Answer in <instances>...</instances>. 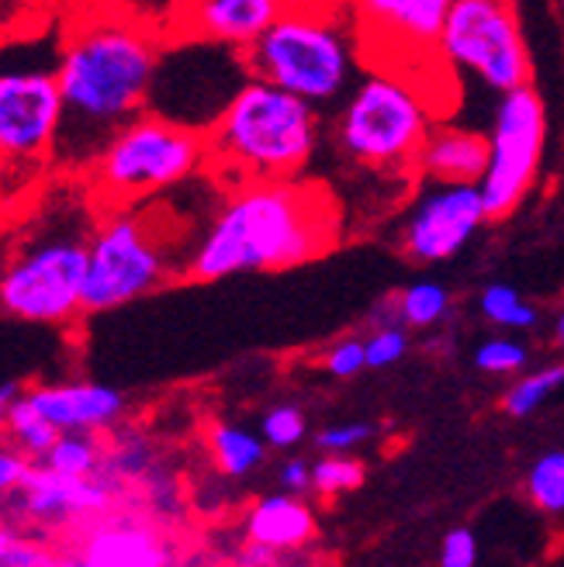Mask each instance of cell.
<instances>
[{
  "label": "cell",
  "instance_id": "obj_1",
  "mask_svg": "<svg viewBox=\"0 0 564 567\" xmlns=\"http://www.w3.org/2000/svg\"><path fill=\"white\" fill-rule=\"evenodd\" d=\"M160 60V39L139 21L94 14L70 28L52 70L63 94V135L52 169L83 177L104 142L150 111Z\"/></svg>",
  "mask_w": 564,
  "mask_h": 567
},
{
  "label": "cell",
  "instance_id": "obj_2",
  "mask_svg": "<svg viewBox=\"0 0 564 567\" xmlns=\"http://www.w3.org/2000/svg\"><path fill=\"white\" fill-rule=\"evenodd\" d=\"M343 215L332 194L308 181H243L229 184L218 208L184 252L194 284L236 274L288 270L319 260L340 243Z\"/></svg>",
  "mask_w": 564,
  "mask_h": 567
},
{
  "label": "cell",
  "instance_id": "obj_3",
  "mask_svg": "<svg viewBox=\"0 0 564 567\" xmlns=\"http://www.w3.org/2000/svg\"><path fill=\"white\" fill-rule=\"evenodd\" d=\"M98 212L101 205L83 177L35 197L32 212L0 246V316L32 326H66L83 316Z\"/></svg>",
  "mask_w": 564,
  "mask_h": 567
},
{
  "label": "cell",
  "instance_id": "obj_4",
  "mask_svg": "<svg viewBox=\"0 0 564 567\" xmlns=\"http://www.w3.org/2000/svg\"><path fill=\"white\" fill-rule=\"evenodd\" d=\"M205 135L212 169L225 181H298L322 142V118L305 97L246 76Z\"/></svg>",
  "mask_w": 564,
  "mask_h": 567
},
{
  "label": "cell",
  "instance_id": "obj_5",
  "mask_svg": "<svg viewBox=\"0 0 564 567\" xmlns=\"http://www.w3.org/2000/svg\"><path fill=\"white\" fill-rule=\"evenodd\" d=\"M437 128V107L419 80L402 70L375 66L343 97L332 122V142L343 159L375 174H406Z\"/></svg>",
  "mask_w": 564,
  "mask_h": 567
},
{
  "label": "cell",
  "instance_id": "obj_6",
  "mask_svg": "<svg viewBox=\"0 0 564 567\" xmlns=\"http://www.w3.org/2000/svg\"><path fill=\"white\" fill-rule=\"evenodd\" d=\"M202 169H212L205 128L150 107L104 142L83 181L101 208H119L146 205L150 197L194 181Z\"/></svg>",
  "mask_w": 564,
  "mask_h": 567
},
{
  "label": "cell",
  "instance_id": "obj_7",
  "mask_svg": "<svg viewBox=\"0 0 564 567\" xmlns=\"http://www.w3.org/2000/svg\"><path fill=\"white\" fill-rule=\"evenodd\" d=\"M249 76L277 83L308 104H332L357 83V45L343 18L316 0H295L243 52Z\"/></svg>",
  "mask_w": 564,
  "mask_h": 567
},
{
  "label": "cell",
  "instance_id": "obj_8",
  "mask_svg": "<svg viewBox=\"0 0 564 567\" xmlns=\"http://www.w3.org/2000/svg\"><path fill=\"white\" fill-rule=\"evenodd\" d=\"M156 212L139 205L101 208L88 246L83 316L125 308L184 274V257Z\"/></svg>",
  "mask_w": 564,
  "mask_h": 567
},
{
  "label": "cell",
  "instance_id": "obj_9",
  "mask_svg": "<svg viewBox=\"0 0 564 567\" xmlns=\"http://www.w3.org/2000/svg\"><path fill=\"white\" fill-rule=\"evenodd\" d=\"M437 52L450 70L499 97L530 83V52L513 0H454Z\"/></svg>",
  "mask_w": 564,
  "mask_h": 567
},
{
  "label": "cell",
  "instance_id": "obj_10",
  "mask_svg": "<svg viewBox=\"0 0 564 567\" xmlns=\"http://www.w3.org/2000/svg\"><path fill=\"white\" fill-rule=\"evenodd\" d=\"M547 115L541 94L530 87H516L499 97L492 132H489V163L478 181L489 218H510L537 181L544 156Z\"/></svg>",
  "mask_w": 564,
  "mask_h": 567
},
{
  "label": "cell",
  "instance_id": "obj_11",
  "mask_svg": "<svg viewBox=\"0 0 564 567\" xmlns=\"http://www.w3.org/2000/svg\"><path fill=\"white\" fill-rule=\"evenodd\" d=\"M63 135V94L49 70L0 73V174L49 169Z\"/></svg>",
  "mask_w": 564,
  "mask_h": 567
},
{
  "label": "cell",
  "instance_id": "obj_12",
  "mask_svg": "<svg viewBox=\"0 0 564 567\" xmlns=\"http://www.w3.org/2000/svg\"><path fill=\"white\" fill-rule=\"evenodd\" d=\"M489 218L478 184L427 181L399 229V249L412 264H443L474 239Z\"/></svg>",
  "mask_w": 564,
  "mask_h": 567
},
{
  "label": "cell",
  "instance_id": "obj_13",
  "mask_svg": "<svg viewBox=\"0 0 564 567\" xmlns=\"http://www.w3.org/2000/svg\"><path fill=\"white\" fill-rule=\"evenodd\" d=\"M115 485L104 474L91 477H70L52 471L39 461L28 467L21 488L14 492V505L24 508L28 519L39 523H66L83 516H101L115 502Z\"/></svg>",
  "mask_w": 564,
  "mask_h": 567
},
{
  "label": "cell",
  "instance_id": "obj_14",
  "mask_svg": "<svg viewBox=\"0 0 564 567\" xmlns=\"http://www.w3.org/2000/svg\"><path fill=\"white\" fill-rule=\"evenodd\" d=\"M295 0H184L181 24L187 39L249 49Z\"/></svg>",
  "mask_w": 564,
  "mask_h": 567
},
{
  "label": "cell",
  "instance_id": "obj_15",
  "mask_svg": "<svg viewBox=\"0 0 564 567\" xmlns=\"http://www.w3.org/2000/svg\"><path fill=\"white\" fill-rule=\"evenodd\" d=\"M28 399L60 433H107L125 415V394L98 381L35 384Z\"/></svg>",
  "mask_w": 564,
  "mask_h": 567
},
{
  "label": "cell",
  "instance_id": "obj_16",
  "mask_svg": "<svg viewBox=\"0 0 564 567\" xmlns=\"http://www.w3.org/2000/svg\"><path fill=\"white\" fill-rule=\"evenodd\" d=\"M353 4L378 35L394 42V49L430 52L440 45L454 0H353Z\"/></svg>",
  "mask_w": 564,
  "mask_h": 567
},
{
  "label": "cell",
  "instance_id": "obj_17",
  "mask_svg": "<svg viewBox=\"0 0 564 567\" xmlns=\"http://www.w3.org/2000/svg\"><path fill=\"white\" fill-rule=\"evenodd\" d=\"M83 557L91 567H174L163 536L139 519H107L88 533Z\"/></svg>",
  "mask_w": 564,
  "mask_h": 567
},
{
  "label": "cell",
  "instance_id": "obj_18",
  "mask_svg": "<svg viewBox=\"0 0 564 567\" xmlns=\"http://www.w3.org/2000/svg\"><path fill=\"white\" fill-rule=\"evenodd\" d=\"M489 163V135L458 125H437L416 159L422 181L440 184H478Z\"/></svg>",
  "mask_w": 564,
  "mask_h": 567
},
{
  "label": "cell",
  "instance_id": "obj_19",
  "mask_svg": "<svg viewBox=\"0 0 564 567\" xmlns=\"http://www.w3.org/2000/svg\"><path fill=\"white\" fill-rule=\"evenodd\" d=\"M246 536L270 550H298L316 536V516L298 495H270L260 498L246 513Z\"/></svg>",
  "mask_w": 564,
  "mask_h": 567
},
{
  "label": "cell",
  "instance_id": "obj_20",
  "mask_svg": "<svg viewBox=\"0 0 564 567\" xmlns=\"http://www.w3.org/2000/svg\"><path fill=\"white\" fill-rule=\"evenodd\" d=\"M208 453L225 477H246L267 457V440L233 422H215L208 430Z\"/></svg>",
  "mask_w": 564,
  "mask_h": 567
},
{
  "label": "cell",
  "instance_id": "obj_21",
  "mask_svg": "<svg viewBox=\"0 0 564 567\" xmlns=\"http://www.w3.org/2000/svg\"><path fill=\"white\" fill-rule=\"evenodd\" d=\"M4 433L32 461H42L45 453L52 450V443L60 440V430H55V425L32 405L28 391L8 409V415H4Z\"/></svg>",
  "mask_w": 564,
  "mask_h": 567
},
{
  "label": "cell",
  "instance_id": "obj_22",
  "mask_svg": "<svg viewBox=\"0 0 564 567\" xmlns=\"http://www.w3.org/2000/svg\"><path fill=\"white\" fill-rule=\"evenodd\" d=\"M391 301H394V311H399V322L406 329H433L450 316V305H454L450 301V291L437 280L409 284V288L399 291Z\"/></svg>",
  "mask_w": 564,
  "mask_h": 567
},
{
  "label": "cell",
  "instance_id": "obj_23",
  "mask_svg": "<svg viewBox=\"0 0 564 567\" xmlns=\"http://www.w3.org/2000/svg\"><path fill=\"white\" fill-rule=\"evenodd\" d=\"M39 464L70 477H91L104 464V443L98 440V433H60V440L52 443Z\"/></svg>",
  "mask_w": 564,
  "mask_h": 567
},
{
  "label": "cell",
  "instance_id": "obj_24",
  "mask_svg": "<svg viewBox=\"0 0 564 567\" xmlns=\"http://www.w3.org/2000/svg\"><path fill=\"white\" fill-rule=\"evenodd\" d=\"M478 308H482V316L499 326V329H510V332H526L541 322L537 308H533L513 284H485L482 295H478Z\"/></svg>",
  "mask_w": 564,
  "mask_h": 567
},
{
  "label": "cell",
  "instance_id": "obj_25",
  "mask_svg": "<svg viewBox=\"0 0 564 567\" xmlns=\"http://www.w3.org/2000/svg\"><path fill=\"white\" fill-rule=\"evenodd\" d=\"M561 388H564V363H547V367H541V371L520 378L510 391H505L502 409L513 419H526L537 409H544L547 399H554Z\"/></svg>",
  "mask_w": 564,
  "mask_h": 567
},
{
  "label": "cell",
  "instance_id": "obj_26",
  "mask_svg": "<svg viewBox=\"0 0 564 567\" xmlns=\"http://www.w3.org/2000/svg\"><path fill=\"white\" fill-rule=\"evenodd\" d=\"M368 467H363L350 453H326V457L312 467V488L326 498L332 495H347L363 485Z\"/></svg>",
  "mask_w": 564,
  "mask_h": 567
},
{
  "label": "cell",
  "instance_id": "obj_27",
  "mask_svg": "<svg viewBox=\"0 0 564 567\" xmlns=\"http://www.w3.org/2000/svg\"><path fill=\"white\" fill-rule=\"evenodd\" d=\"M526 363H530V350L513 336L485 339V343L474 350V367L485 374H516Z\"/></svg>",
  "mask_w": 564,
  "mask_h": 567
},
{
  "label": "cell",
  "instance_id": "obj_28",
  "mask_svg": "<svg viewBox=\"0 0 564 567\" xmlns=\"http://www.w3.org/2000/svg\"><path fill=\"white\" fill-rule=\"evenodd\" d=\"M308 433V419L298 405L285 402V405H274L264 412V422H260V436L267 440V446L274 450H288V446H298Z\"/></svg>",
  "mask_w": 564,
  "mask_h": 567
},
{
  "label": "cell",
  "instance_id": "obj_29",
  "mask_svg": "<svg viewBox=\"0 0 564 567\" xmlns=\"http://www.w3.org/2000/svg\"><path fill=\"white\" fill-rule=\"evenodd\" d=\"M363 343H368L371 371H384V367H394L409 353V329L402 322H381L371 329V336L363 339Z\"/></svg>",
  "mask_w": 564,
  "mask_h": 567
},
{
  "label": "cell",
  "instance_id": "obj_30",
  "mask_svg": "<svg viewBox=\"0 0 564 567\" xmlns=\"http://www.w3.org/2000/svg\"><path fill=\"white\" fill-rule=\"evenodd\" d=\"M322 371L332 378H357L360 371H368V343L360 336H340L336 343L322 353Z\"/></svg>",
  "mask_w": 564,
  "mask_h": 567
},
{
  "label": "cell",
  "instance_id": "obj_31",
  "mask_svg": "<svg viewBox=\"0 0 564 567\" xmlns=\"http://www.w3.org/2000/svg\"><path fill=\"white\" fill-rule=\"evenodd\" d=\"M375 436L371 422H343V425H326L316 436V446L322 453H353L360 443H368Z\"/></svg>",
  "mask_w": 564,
  "mask_h": 567
},
{
  "label": "cell",
  "instance_id": "obj_32",
  "mask_svg": "<svg viewBox=\"0 0 564 567\" xmlns=\"http://www.w3.org/2000/svg\"><path fill=\"white\" fill-rule=\"evenodd\" d=\"M440 567H478V540L471 529H450L443 536Z\"/></svg>",
  "mask_w": 564,
  "mask_h": 567
},
{
  "label": "cell",
  "instance_id": "obj_33",
  "mask_svg": "<svg viewBox=\"0 0 564 567\" xmlns=\"http://www.w3.org/2000/svg\"><path fill=\"white\" fill-rule=\"evenodd\" d=\"M28 467H32V457H28V453H21L14 443L0 446V498H8L21 488Z\"/></svg>",
  "mask_w": 564,
  "mask_h": 567
},
{
  "label": "cell",
  "instance_id": "obj_34",
  "mask_svg": "<svg viewBox=\"0 0 564 567\" xmlns=\"http://www.w3.org/2000/svg\"><path fill=\"white\" fill-rule=\"evenodd\" d=\"M52 564V554L28 544V540H18L4 557H0V567H49Z\"/></svg>",
  "mask_w": 564,
  "mask_h": 567
},
{
  "label": "cell",
  "instance_id": "obj_35",
  "mask_svg": "<svg viewBox=\"0 0 564 567\" xmlns=\"http://www.w3.org/2000/svg\"><path fill=\"white\" fill-rule=\"evenodd\" d=\"M280 485H285L291 495L312 492V464H305V461H288L285 467H280Z\"/></svg>",
  "mask_w": 564,
  "mask_h": 567
},
{
  "label": "cell",
  "instance_id": "obj_36",
  "mask_svg": "<svg viewBox=\"0 0 564 567\" xmlns=\"http://www.w3.org/2000/svg\"><path fill=\"white\" fill-rule=\"evenodd\" d=\"M274 557H277V550H270L267 544L249 540V544L239 550L236 567H274Z\"/></svg>",
  "mask_w": 564,
  "mask_h": 567
},
{
  "label": "cell",
  "instance_id": "obj_37",
  "mask_svg": "<svg viewBox=\"0 0 564 567\" xmlns=\"http://www.w3.org/2000/svg\"><path fill=\"white\" fill-rule=\"evenodd\" d=\"M24 391H28V388H21L18 381H4V384H0V409L8 412V409H11V405H14V402L21 399Z\"/></svg>",
  "mask_w": 564,
  "mask_h": 567
},
{
  "label": "cell",
  "instance_id": "obj_38",
  "mask_svg": "<svg viewBox=\"0 0 564 567\" xmlns=\"http://www.w3.org/2000/svg\"><path fill=\"white\" fill-rule=\"evenodd\" d=\"M49 567H91V564H88V557H83V554H63V557H52Z\"/></svg>",
  "mask_w": 564,
  "mask_h": 567
},
{
  "label": "cell",
  "instance_id": "obj_39",
  "mask_svg": "<svg viewBox=\"0 0 564 567\" xmlns=\"http://www.w3.org/2000/svg\"><path fill=\"white\" fill-rule=\"evenodd\" d=\"M18 540H21V536H18V533H14L11 526H4V523H0V557H4V554H8V550H11V547L18 544Z\"/></svg>",
  "mask_w": 564,
  "mask_h": 567
},
{
  "label": "cell",
  "instance_id": "obj_40",
  "mask_svg": "<svg viewBox=\"0 0 564 567\" xmlns=\"http://www.w3.org/2000/svg\"><path fill=\"white\" fill-rule=\"evenodd\" d=\"M554 343L564 350V308L557 311V319H554Z\"/></svg>",
  "mask_w": 564,
  "mask_h": 567
},
{
  "label": "cell",
  "instance_id": "obj_41",
  "mask_svg": "<svg viewBox=\"0 0 564 567\" xmlns=\"http://www.w3.org/2000/svg\"><path fill=\"white\" fill-rule=\"evenodd\" d=\"M4 415H8V412L0 409V446H4V436H8V433H4Z\"/></svg>",
  "mask_w": 564,
  "mask_h": 567
}]
</instances>
